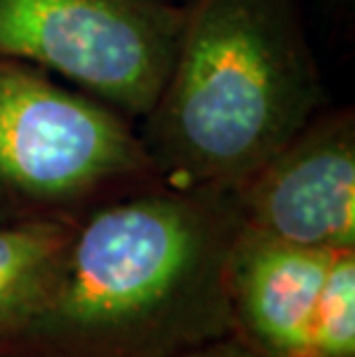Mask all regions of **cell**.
Here are the masks:
<instances>
[{
	"label": "cell",
	"instance_id": "obj_8",
	"mask_svg": "<svg viewBox=\"0 0 355 357\" xmlns=\"http://www.w3.org/2000/svg\"><path fill=\"white\" fill-rule=\"evenodd\" d=\"M185 357H270V355L249 346L245 339H240L236 332H231L222 339H215L206 346L196 348V351H192Z\"/></svg>",
	"mask_w": 355,
	"mask_h": 357
},
{
	"label": "cell",
	"instance_id": "obj_2",
	"mask_svg": "<svg viewBox=\"0 0 355 357\" xmlns=\"http://www.w3.org/2000/svg\"><path fill=\"white\" fill-rule=\"evenodd\" d=\"M326 106L298 0H185L137 127L166 185L233 192Z\"/></svg>",
	"mask_w": 355,
	"mask_h": 357
},
{
	"label": "cell",
	"instance_id": "obj_5",
	"mask_svg": "<svg viewBox=\"0 0 355 357\" xmlns=\"http://www.w3.org/2000/svg\"><path fill=\"white\" fill-rule=\"evenodd\" d=\"M233 332L270 357H355V249L240 231L231 254Z\"/></svg>",
	"mask_w": 355,
	"mask_h": 357
},
{
	"label": "cell",
	"instance_id": "obj_4",
	"mask_svg": "<svg viewBox=\"0 0 355 357\" xmlns=\"http://www.w3.org/2000/svg\"><path fill=\"white\" fill-rule=\"evenodd\" d=\"M183 3L0 0V60L51 74L134 123L162 90Z\"/></svg>",
	"mask_w": 355,
	"mask_h": 357
},
{
	"label": "cell",
	"instance_id": "obj_10",
	"mask_svg": "<svg viewBox=\"0 0 355 357\" xmlns=\"http://www.w3.org/2000/svg\"><path fill=\"white\" fill-rule=\"evenodd\" d=\"M173 3H185V0H173Z\"/></svg>",
	"mask_w": 355,
	"mask_h": 357
},
{
	"label": "cell",
	"instance_id": "obj_6",
	"mask_svg": "<svg viewBox=\"0 0 355 357\" xmlns=\"http://www.w3.org/2000/svg\"><path fill=\"white\" fill-rule=\"evenodd\" d=\"M233 196L249 233L296 247L355 249V111L323 106Z\"/></svg>",
	"mask_w": 355,
	"mask_h": 357
},
{
	"label": "cell",
	"instance_id": "obj_1",
	"mask_svg": "<svg viewBox=\"0 0 355 357\" xmlns=\"http://www.w3.org/2000/svg\"><path fill=\"white\" fill-rule=\"evenodd\" d=\"M229 189L155 185L74 226L56 284L0 357H185L233 332Z\"/></svg>",
	"mask_w": 355,
	"mask_h": 357
},
{
	"label": "cell",
	"instance_id": "obj_9",
	"mask_svg": "<svg viewBox=\"0 0 355 357\" xmlns=\"http://www.w3.org/2000/svg\"><path fill=\"white\" fill-rule=\"evenodd\" d=\"M323 5V10L330 12V17L337 21L339 26L351 24L353 14H355V0H319Z\"/></svg>",
	"mask_w": 355,
	"mask_h": 357
},
{
	"label": "cell",
	"instance_id": "obj_3",
	"mask_svg": "<svg viewBox=\"0 0 355 357\" xmlns=\"http://www.w3.org/2000/svg\"><path fill=\"white\" fill-rule=\"evenodd\" d=\"M162 182L132 118L37 67L0 60V224L79 222Z\"/></svg>",
	"mask_w": 355,
	"mask_h": 357
},
{
	"label": "cell",
	"instance_id": "obj_7",
	"mask_svg": "<svg viewBox=\"0 0 355 357\" xmlns=\"http://www.w3.org/2000/svg\"><path fill=\"white\" fill-rule=\"evenodd\" d=\"M77 222L0 224V337L42 305L63 268Z\"/></svg>",
	"mask_w": 355,
	"mask_h": 357
}]
</instances>
